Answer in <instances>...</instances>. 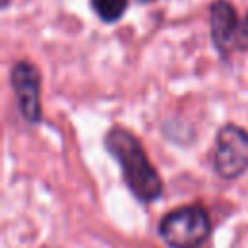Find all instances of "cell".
Segmentation results:
<instances>
[{"mask_svg":"<svg viewBox=\"0 0 248 248\" xmlns=\"http://www.w3.org/2000/svg\"><path fill=\"white\" fill-rule=\"evenodd\" d=\"M105 147L118 161L122 176L136 198L141 202H153L163 192L161 176L151 165L140 140L122 128H110L105 138Z\"/></svg>","mask_w":248,"mask_h":248,"instance_id":"obj_1","label":"cell"},{"mask_svg":"<svg viewBox=\"0 0 248 248\" xmlns=\"http://www.w3.org/2000/svg\"><path fill=\"white\" fill-rule=\"evenodd\" d=\"M211 232L209 213L202 205H182L159 223V234L170 248H198Z\"/></svg>","mask_w":248,"mask_h":248,"instance_id":"obj_2","label":"cell"},{"mask_svg":"<svg viewBox=\"0 0 248 248\" xmlns=\"http://www.w3.org/2000/svg\"><path fill=\"white\" fill-rule=\"evenodd\" d=\"M215 172L221 178L232 180L248 170V130L227 124L219 130L213 155Z\"/></svg>","mask_w":248,"mask_h":248,"instance_id":"obj_3","label":"cell"},{"mask_svg":"<svg viewBox=\"0 0 248 248\" xmlns=\"http://www.w3.org/2000/svg\"><path fill=\"white\" fill-rule=\"evenodd\" d=\"M12 89L17 99L19 112L31 124H37L43 118L41 112V74L33 62L19 60L12 66L10 72Z\"/></svg>","mask_w":248,"mask_h":248,"instance_id":"obj_4","label":"cell"},{"mask_svg":"<svg viewBox=\"0 0 248 248\" xmlns=\"http://www.w3.org/2000/svg\"><path fill=\"white\" fill-rule=\"evenodd\" d=\"M240 17L229 0H215L209 6V33L217 52L227 58L234 50Z\"/></svg>","mask_w":248,"mask_h":248,"instance_id":"obj_5","label":"cell"},{"mask_svg":"<svg viewBox=\"0 0 248 248\" xmlns=\"http://www.w3.org/2000/svg\"><path fill=\"white\" fill-rule=\"evenodd\" d=\"M128 8V0H91V10L105 23H116Z\"/></svg>","mask_w":248,"mask_h":248,"instance_id":"obj_6","label":"cell"},{"mask_svg":"<svg viewBox=\"0 0 248 248\" xmlns=\"http://www.w3.org/2000/svg\"><path fill=\"white\" fill-rule=\"evenodd\" d=\"M234 50H248V12L240 19V27H238L236 41H234Z\"/></svg>","mask_w":248,"mask_h":248,"instance_id":"obj_7","label":"cell"},{"mask_svg":"<svg viewBox=\"0 0 248 248\" xmlns=\"http://www.w3.org/2000/svg\"><path fill=\"white\" fill-rule=\"evenodd\" d=\"M136 2H141V4H149V2H155V0H136Z\"/></svg>","mask_w":248,"mask_h":248,"instance_id":"obj_8","label":"cell"}]
</instances>
